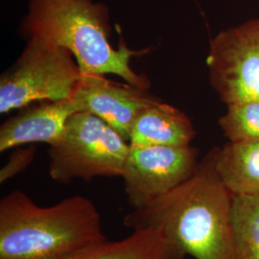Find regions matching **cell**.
Segmentation results:
<instances>
[{
    "instance_id": "cell-1",
    "label": "cell",
    "mask_w": 259,
    "mask_h": 259,
    "mask_svg": "<svg viewBox=\"0 0 259 259\" xmlns=\"http://www.w3.org/2000/svg\"><path fill=\"white\" fill-rule=\"evenodd\" d=\"M216 147L209 150L194 174L151 203L133 209L124 225L159 229L183 258L232 259V195L216 165Z\"/></svg>"
},
{
    "instance_id": "cell-2",
    "label": "cell",
    "mask_w": 259,
    "mask_h": 259,
    "mask_svg": "<svg viewBox=\"0 0 259 259\" xmlns=\"http://www.w3.org/2000/svg\"><path fill=\"white\" fill-rule=\"evenodd\" d=\"M107 241L97 207L83 196L39 206L15 190L0 201V259H70Z\"/></svg>"
},
{
    "instance_id": "cell-3",
    "label": "cell",
    "mask_w": 259,
    "mask_h": 259,
    "mask_svg": "<svg viewBox=\"0 0 259 259\" xmlns=\"http://www.w3.org/2000/svg\"><path fill=\"white\" fill-rule=\"evenodd\" d=\"M19 36L45 38L69 50L82 75L113 74L127 83L148 91L151 82L131 66V59L144 51L124 44L111 46L110 11L93 0H29Z\"/></svg>"
},
{
    "instance_id": "cell-4",
    "label": "cell",
    "mask_w": 259,
    "mask_h": 259,
    "mask_svg": "<svg viewBox=\"0 0 259 259\" xmlns=\"http://www.w3.org/2000/svg\"><path fill=\"white\" fill-rule=\"evenodd\" d=\"M129 150V141L108 123L78 111L69 117L61 139L49 146V176L62 185L121 177Z\"/></svg>"
},
{
    "instance_id": "cell-5",
    "label": "cell",
    "mask_w": 259,
    "mask_h": 259,
    "mask_svg": "<svg viewBox=\"0 0 259 259\" xmlns=\"http://www.w3.org/2000/svg\"><path fill=\"white\" fill-rule=\"evenodd\" d=\"M81 78V69L69 50L41 37H30L14 65L0 77V113L34 102L67 99Z\"/></svg>"
},
{
    "instance_id": "cell-6",
    "label": "cell",
    "mask_w": 259,
    "mask_h": 259,
    "mask_svg": "<svg viewBox=\"0 0 259 259\" xmlns=\"http://www.w3.org/2000/svg\"><path fill=\"white\" fill-rule=\"evenodd\" d=\"M206 64L210 84L226 105L259 101V19L218 33Z\"/></svg>"
},
{
    "instance_id": "cell-7",
    "label": "cell",
    "mask_w": 259,
    "mask_h": 259,
    "mask_svg": "<svg viewBox=\"0 0 259 259\" xmlns=\"http://www.w3.org/2000/svg\"><path fill=\"white\" fill-rule=\"evenodd\" d=\"M191 147L130 144L122 178L130 205L138 209L166 194L192 176L200 162Z\"/></svg>"
},
{
    "instance_id": "cell-8",
    "label": "cell",
    "mask_w": 259,
    "mask_h": 259,
    "mask_svg": "<svg viewBox=\"0 0 259 259\" xmlns=\"http://www.w3.org/2000/svg\"><path fill=\"white\" fill-rule=\"evenodd\" d=\"M71 97L79 111L98 116L128 141L139 114L159 101L145 90L113 83L101 74L82 75Z\"/></svg>"
},
{
    "instance_id": "cell-9",
    "label": "cell",
    "mask_w": 259,
    "mask_h": 259,
    "mask_svg": "<svg viewBox=\"0 0 259 259\" xmlns=\"http://www.w3.org/2000/svg\"><path fill=\"white\" fill-rule=\"evenodd\" d=\"M21 110L0 127L1 153L27 144H55L62 138L69 117L79 111L71 96Z\"/></svg>"
},
{
    "instance_id": "cell-10",
    "label": "cell",
    "mask_w": 259,
    "mask_h": 259,
    "mask_svg": "<svg viewBox=\"0 0 259 259\" xmlns=\"http://www.w3.org/2000/svg\"><path fill=\"white\" fill-rule=\"evenodd\" d=\"M197 132L189 117L160 100L142 111L135 121L129 143L137 146H190Z\"/></svg>"
},
{
    "instance_id": "cell-11",
    "label": "cell",
    "mask_w": 259,
    "mask_h": 259,
    "mask_svg": "<svg viewBox=\"0 0 259 259\" xmlns=\"http://www.w3.org/2000/svg\"><path fill=\"white\" fill-rule=\"evenodd\" d=\"M215 165L232 196H259V140L229 141L216 147Z\"/></svg>"
},
{
    "instance_id": "cell-12",
    "label": "cell",
    "mask_w": 259,
    "mask_h": 259,
    "mask_svg": "<svg viewBox=\"0 0 259 259\" xmlns=\"http://www.w3.org/2000/svg\"><path fill=\"white\" fill-rule=\"evenodd\" d=\"M70 259H185L178 255L157 228H139L119 241H107Z\"/></svg>"
},
{
    "instance_id": "cell-13",
    "label": "cell",
    "mask_w": 259,
    "mask_h": 259,
    "mask_svg": "<svg viewBox=\"0 0 259 259\" xmlns=\"http://www.w3.org/2000/svg\"><path fill=\"white\" fill-rule=\"evenodd\" d=\"M232 259H259V196H232Z\"/></svg>"
},
{
    "instance_id": "cell-14",
    "label": "cell",
    "mask_w": 259,
    "mask_h": 259,
    "mask_svg": "<svg viewBox=\"0 0 259 259\" xmlns=\"http://www.w3.org/2000/svg\"><path fill=\"white\" fill-rule=\"evenodd\" d=\"M218 124L229 141L259 140V101L227 105Z\"/></svg>"
},
{
    "instance_id": "cell-15",
    "label": "cell",
    "mask_w": 259,
    "mask_h": 259,
    "mask_svg": "<svg viewBox=\"0 0 259 259\" xmlns=\"http://www.w3.org/2000/svg\"><path fill=\"white\" fill-rule=\"evenodd\" d=\"M37 147L29 144L25 148L17 147L10 156L9 160L0 170V184L6 183L11 178L17 176L26 170L35 158Z\"/></svg>"
}]
</instances>
